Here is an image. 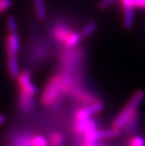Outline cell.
Listing matches in <instances>:
<instances>
[{
    "mask_svg": "<svg viewBox=\"0 0 145 146\" xmlns=\"http://www.w3.org/2000/svg\"><path fill=\"white\" fill-rule=\"evenodd\" d=\"M16 81L19 93V105L24 112H29L33 109L34 97L37 96L38 89L33 83L31 73L28 70L21 71Z\"/></svg>",
    "mask_w": 145,
    "mask_h": 146,
    "instance_id": "1",
    "label": "cell"
},
{
    "mask_svg": "<svg viewBox=\"0 0 145 146\" xmlns=\"http://www.w3.org/2000/svg\"><path fill=\"white\" fill-rule=\"evenodd\" d=\"M145 98V92L142 89L135 91L123 109L117 114L111 123V127L118 130L123 129L126 125L137 115L138 109Z\"/></svg>",
    "mask_w": 145,
    "mask_h": 146,
    "instance_id": "2",
    "label": "cell"
},
{
    "mask_svg": "<svg viewBox=\"0 0 145 146\" xmlns=\"http://www.w3.org/2000/svg\"><path fill=\"white\" fill-rule=\"evenodd\" d=\"M51 34L57 42L62 44L67 48L76 47L83 38L80 32L72 30L68 25L62 23L56 24L52 28Z\"/></svg>",
    "mask_w": 145,
    "mask_h": 146,
    "instance_id": "3",
    "label": "cell"
},
{
    "mask_svg": "<svg viewBox=\"0 0 145 146\" xmlns=\"http://www.w3.org/2000/svg\"><path fill=\"white\" fill-rule=\"evenodd\" d=\"M64 79L60 75L52 76L45 85L40 96V102L45 107L54 105L64 91Z\"/></svg>",
    "mask_w": 145,
    "mask_h": 146,
    "instance_id": "4",
    "label": "cell"
},
{
    "mask_svg": "<svg viewBox=\"0 0 145 146\" xmlns=\"http://www.w3.org/2000/svg\"><path fill=\"white\" fill-rule=\"evenodd\" d=\"M104 108V105L100 101H95L93 102L89 103L88 105L85 106V107L78 110L74 115L75 120L77 122L85 121L87 119H90L93 115L95 114L101 112Z\"/></svg>",
    "mask_w": 145,
    "mask_h": 146,
    "instance_id": "5",
    "label": "cell"
},
{
    "mask_svg": "<svg viewBox=\"0 0 145 146\" xmlns=\"http://www.w3.org/2000/svg\"><path fill=\"white\" fill-rule=\"evenodd\" d=\"M5 52L6 56H18L21 47V38L17 33H8L5 38Z\"/></svg>",
    "mask_w": 145,
    "mask_h": 146,
    "instance_id": "6",
    "label": "cell"
},
{
    "mask_svg": "<svg viewBox=\"0 0 145 146\" xmlns=\"http://www.w3.org/2000/svg\"><path fill=\"white\" fill-rule=\"evenodd\" d=\"M36 17L39 20H46L47 18V7L46 0H32Z\"/></svg>",
    "mask_w": 145,
    "mask_h": 146,
    "instance_id": "7",
    "label": "cell"
},
{
    "mask_svg": "<svg viewBox=\"0 0 145 146\" xmlns=\"http://www.w3.org/2000/svg\"><path fill=\"white\" fill-rule=\"evenodd\" d=\"M118 2L120 3L122 11H136V9L145 10V0H118Z\"/></svg>",
    "mask_w": 145,
    "mask_h": 146,
    "instance_id": "8",
    "label": "cell"
},
{
    "mask_svg": "<svg viewBox=\"0 0 145 146\" xmlns=\"http://www.w3.org/2000/svg\"><path fill=\"white\" fill-rule=\"evenodd\" d=\"M120 135V130L111 128L107 129H98V138L99 140L103 139H113Z\"/></svg>",
    "mask_w": 145,
    "mask_h": 146,
    "instance_id": "9",
    "label": "cell"
},
{
    "mask_svg": "<svg viewBox=\"0 0 145 146\" xmlns=\"http://www.w3.org/2000/svg\"><path fill=\"white\" fill-rule=\"evenodd\" d=\"M49 146H63L65 143V137L59 131L52 132L48 138Z\"/></svg>",
    "mask_w": 145,
    "mask_h": 146,
    "instance_id": "10",
    "label": "cell"
},
{
    "mask_svg": "<svg viewBox=\"0 0 145 146\" xmlns=\"http://www.w3.org/2000/svg\"><path fill=\"white\" fill-rule=\"evenodd\" d=\"M98 28V25L95 21H89L88 23H87L83 27L82 29L81 30V34L82 36V38H88L90 36L93 35L96 30Z\"/></svg>",
    "mask_w": 145,
    "mask_h": 146,
    "instance_id": "11",
    "label": "cell"
},
{
    "mask_svg": "<svg viewBox=\"0 0 145 146\" xmlns=\"http://www.w3.org/2000/svg\"><path fill=\"white\" fill-rule=\"evenodd\" d=\"M29 143L31 146H49L48 139L41 135H33L31 137Z\"/></svg>",
    "mask_w": 145,
    "mask_h": 146,
    "instance_id": "12",
    "label": "cell"
},
{
    "mask_svg": "<svg viewBox=\"0 0 145 146\" xmlns=\"http://www.w3.org/2000/svg\"><path fill=\"white\" fill-rule=\"evenodd\" d=\"M6 28H7L8 33H17V32H19L18 22L13 16H9L6 19Z\"/></svg>",
    "mask_w": 145,
    "mask_h": 146,
    "instance_id": "13",
    "label": "cell"
},
{
    "mask_svg": "<svg viewBox=\"0 0 145 146\" xmlns=\"http://www.w3.org/2000/svg\"><path fill=\"white\" fill-rule=\"evenodd\" d=\"M128 144V146H145V140L140 136H134L130 137Z\"/></svg>",
    "mask_w": 145,
    "mask_h": 146,
    "instance_id": "14",
    "label": "cell"
},
{
    "mask_svg": "<svg viewBox=\"0 0 145 146\" xmlns=\"http://www.w3.org/2000/svg\"><path fill=\"white\" fill-rule=\"evenodd\" d=\"M118 0H101L99 2L98 7L100 10H107L109 9L110 6H112L114 4H115Z\"/></svg>",
    "mask_w": 145,
    "mask_h": 146,
    "instance_id": "15",
    "label": "cell"
},
{
    "mask_svg": "<svg viewBox=\"0 0 145 146\" xmlns=\"http://www.w3.org/2000/svg\"><path fill=\"white\" fill-rule=\"evenodd\" d=\"M12 5L11 0H0V13L7 11Z\"/></svg>",
    "mask_w": 145,
    "mask_h": 146,
    "instance_id": "16",
    "label": "cell"
},
{
    "mask_svg": "<svg viewBox=\"0 0 145 146\" xmlns=\"http://www.w3.org/2000/svg\"><path fill=\"white\" fill-rule=\"evenodd\" d=\"M82 146H96V143L95 142H91V141L85 140L84 143H82Z\"/></svg>",
    "mask_w": 145,
    "mask_h": 146,
    "instance_id": "17",
    "label": "cell"
},
{
    "mask_svg": "<svg viewBox=\"0 0 145 146\" xmlns=\"http://www.w3.org/2000/svg\"><path fill=\"white\" fill-rule=\"evenodd\" d=\"M6 121V118L3 114H0V126H2Z\"/></svg>",
    "mask_w": 145,
    "mask_h": 146,
    "instance_id": "18",
    "label": "cell"
}]
</instances>
